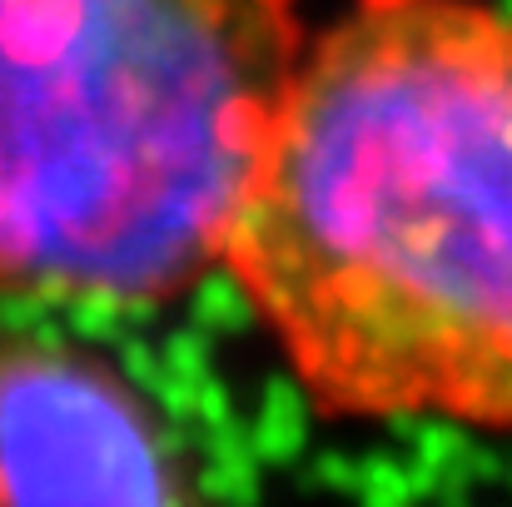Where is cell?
Here are the masks:
<instances>
[{
	"label": "cell",
	"mask_w": 512,
	"mask_h": 507,
	"mask_svg": "<svg viewBox=\"0 0 512 507\" xmlns=\"http://www.w3.org/2000/svg\"><path fill=\"white\" fill-rule=\"evenodd\" d=\"M304 50L299 0H0V304L224 269Z\"/></svg>",
	"instance_id": "cell-2"
},
{
	"label": "cell",
	"mask_w": 512,
	"mask_h": 507,
	"mask_svg": "<svg viewBox=\"0 0 512 507\" xmlns=\"http://www.w3.org/2000/svg\"><path fill=\"white\" fill-rule=\"evenodd\" d=\"M224 269L324 418L512 433V5L348 0Z\"/></svg>",
	"instance_id": "cell-1"
},
{
	"label": "cell",
	"mask_w": 512,
	"mask_h": 507,
	"mask_svg": "<svg viewBox=\"0 0 512 507\" xmlns=\"http://www.w3.org/2000/svg\"><path fill=\"white\" fill-rule=\"evenodd\" d=\"M0 507H194V483L125 368L0 329Z\"/></svg>",
	"instance_id": "cell-3"
}]
</instances>
